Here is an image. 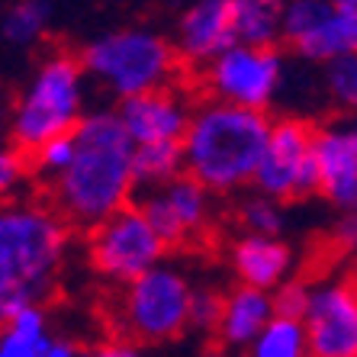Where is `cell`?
<instances>
[{
    "mask_svg": "<svg viewBox=\"0 0 357 357\" xmlns=\"http://www.w3.org/2000/svg\"><path fill=\"white\" fill-rule=\"evenodd\" d=\"M75 155L49 183V203L71 229L100 225L135 197L132 142L113 109H87L71 132Z\"/></svg>",
    "mask_w": 357,
    "mask_h": 357,
    "instance_id": "1",
    "label": "cell"
},
{
    "mask_svg": "<svg viewBox=\"0 0 357 357\" xmlns=\"http://www.w3.org/2000/svg\"><path fill=\"white\" fill-rule=\"evenodd\" d=\"M71 251V225L45 199L0 206V328L26 306H42L59 287Z\"/></svg>",
    "mask_w": 357,
    "mask_h": 357,
    "instance_id": "2",
    "label": "cell"
},
{
    "mask_svg": "<svg viewBox=\"0 0 357 357\" xmlns=\"http://www.w3.org/2000/svg\"><path fill=\"white\" fill-rule=\"evenodd\" d=\"M271 116L251 113L216 100L197 103L181 139L183 174L216 193H238L251 187L261 149H264Z\"/></svg>",
    "mask_w": 357,
    "mask_h": 357,
    "instance_id": "3",
    "label": "cell"
},
{
    "mask_svg": "<svg viewBox=\"0 0 357 357\" xmlns=\"http://www.w3.org/2000/svg\"><path fill=\"white\" fill-rule=\"evenodd\" d=\"M87 75L71 52H52L36 65L20 97L10 103L7 142L23 155L45 142L71 135L87 113Z\"/></svg>",
    "mask_w": 357,
    "mask_h": 357,
    "instance_id": "4",
    "label": "cell"
},
{
    "mask_svg": "<svg viewBox=\"0 0 357 357\" xmlns=\"http://www.w3.org/2000/svg\"><path fill=\"white\" fill-rule=\"evenodd\" d=\"M87 81L116 100H129L161 87H174L177 61L171 39L149 26H129L97 36L77 55Z\"/></svg>",
    "mask_w": 357,
    "mask_h": 357,
    "instance_id": "5",
    "label": "cell"
},
{
    "mask_svg": "<svg viewBox=\"0 0 357 357\" xmlns=\"http://www.w3.org/2000/svg\"><path fill=\"white\" fill-rule=\"evenodd\" d=\"M193 283L181 267L161 261L145 271L132 283L119 290L113 306L119 338L135 344H167L187 335V312H190Z\"/></svg>",
    "mask_w": 357,
    "mask_h": 357,
    "instance_id": "6",
    "label": "cell"
},
{
    "mask_svg": "<svg viewBox=\"0 0 357 357\" xmlns=\"http://www.w3.org/2000/svg\"><path fill=\"white\" fill-rule=\"evenodd\" d=\"M167 248L135 203L123 206L87 232V258L103 280L126 287L165 261Z\"/></svg>",
    "mask_w": 357,
    "mask_h": 357,
    "instance_id": "7",
    "label": "cell"
},
{
    "mask_svg": "<svg viewBox=\"0 0 357 357\" xmlns=\"http://www.w3.org/2000/svg\"><path fill=\"white\" fill-rule=\"evenodd\" d=\"M251 187H255V193L277 199V203L306 199L319 193L316 158H312V126L290 116L271 119Z\"/></svg>",
    "mask_w": 357,
    "mask_h": 357,
    "instance_id": "8",
    "label": "cell"
},
{
    "mask_svg": "<svg viewBox=\"0 0 357 357\" xmlns=\"http://www.w3.org/2000/svg\"><path fill=\"white\" fill-rule=\"evenodd\" d=\"M199 75L209 100L251 113H267L283 84V55L277 45H232Z\"/></svg>",
    "mask_w": 357,
    "mask_h": 357,
    "instance_id": "9",
    "label": "cell"
},
{
    "mask_svg": "<svg viewBox=\"0 0 357 357\" xmlns=\"http://www.w3.org/2000/svg\"><path fill=\"white\" fill-rule=\"evenodd\" d=\"M303 332L309 357H357V293L351 277L312 283Z\"/></svg>",
    "mask_w": 357,
    "mask_h": 357,
    "instance_id": "10",
    "label": "cell"
},
{
    "mask_svg": "<svg viewBox=\"0 0 357 357\" xmlns=\"http://www.w3.org/2000/svg\"><path fill=\"white\" fill-rule=\"evenodd\" d=\"M135 206L149 219L155 235L165 241V248L190 245L213 225V193L187 174L174 177L158 190L139 193Z\"/></svg>",
    "mask_w": 357,
    "mask_h": 357,
    "instance_id": "11",
    "label": "cell"
},
{
    "mask_svg": "<svg viewBox=\"0 0 357 357\" xmlns=\"http://www.w3.org/2000/svg\"><path fill=\"white\" fill-rule=\"evenodd\" d=\"M312 158H316L319 193L341 216L357 206V126L351 116H335L325 126H312Z\"/></svg>",
    "mask_w": 357,
    "mask_h": 357,
    "instance_id": "12",
    "label": "cell"
},
{
    "mask_svg": "<svg viewBox=\"0 0 357 357\" xmlns=\"http://www.w3.org/2000/svg\"><path fill=\"white\" fill-rule=\"evenodd\" d=\"M113 113L123 126L126 139L132 142V149H139V145H181L193 103L177 87H161V91L119 100V107Z\"/></svg>",
    "mask_w": 357,
    "mask_h": 357,
    "instance_id": "13",
    "label": "cell"
},
{
    "mask_svg": "<svg viewBox=\"0 0 357 357\" xmlns=\"http://www.w3.org/2000/svg\"><path fill=\"white\" fill-rule=\"evenodd\" d=\"M171 45H174L177 61L197 71H203L225 49L238 45L232 23V0H197L193 7H187L177 20Z\"/></svg>",
    "mask_w": 357,
    "mask_h": 357,
    "instance_id": "14",
    "label": "cell"
},
{
    "mask_svg": "<svg viewBox=\"0 0 357 357\" xmlns=\"http://www.w3.org/2000/svg\"><path fill=\"white\" fill-rule=\"evenodd\" d=\"M229 264H232V274L238 277V287L271 293L287 277H293L296 255L283 238L241 232L229 245Z\"/></svg>",
    "mask_w": 357,
    "mask_h": 357,
    "instance_id": "15",
    "label": "cell"
},
{
    "mask_svg": "<svg viewBox=\"0 0 357 357\" xmlns=\"http://www.w3.org/2000/svg\"><path fill=\"white\" fill-rule=\"evenodd\" d=\"M0 357H81V348L65 335H52L42 306H26L0 328Z\"/></svg>",
    "mask_w": 357,
    "mask_h": 357,
    "instance_id": "16",
    "label": "cell"
},
{
    "mask_svg": "<svg viewBox=\"0 0 357 357\" xmlns=\"http://www.w3.org/2000/svg\"><path fill=\"white\" fill-rule=\"evenodd\" d=\"M274 319L271 293L251 290V287H232L222 293V309H219L216 335L225 348L245 351L251 341L261 335L267 322Z\"/></svg>",
    "mask_w": 357,
    "mask_h": 357,
    "instance_id": "17",
    "label": "cell"
},
{
    "mask_svg": "<svg viewBox=\"0 0 357 357\" xmlns=\"http://www.w3.org/2000/svg\"><path fill=\"white\" fill-rule=\"evenodd\" d=\"M357 49V13H338L332 10V17L325 20L319 29L299 39L293 45L299 59L306 61H319V65H328V61L341 59V55H354Z\"/></svg>",
    "mask_w": 357,
    "mask_h": 357,
    "instance_id": "18",
    "label": "cell"
},
{
    "mask_svg": "<svg viewBox=\"0 0 357 357\" xmlns=\"http://www.w3.org/2000/svg\"><path fill=\"white\" fill-rule=\"evenodd\" d=\"M283 0H232V23L238 45H277L280 42Z\"/></svg>",
    "mask_w": 357,
    "mask_h": 357,
    "instance_id": "19",
    "label": "cell"
},
{
    "mask_svg": "<svg viewBox=\"0 0 357 357\" xmlns=\"http://www.w3.org/2000/svg\"><path fill=\"white\" fill-rule=\"evenodd\" d=\"M183 174L181 145H139L132 149V183L135 197L158 190Z\"/></svg>",
    "mask_w": 357,
    "mask_h": 357,
    "instance_id": "20",
    "label": "cell"
},
{
    "mask_svg": "<svg viewBox=\"0 0 357 357\" xmlns=\"http://www.w3.org/2000/svg\"><path fill=\"white\" fill-rule=\"evenodd\" d=\"M52 26V0H13L3 13L0 23V36L17 45V49H29Z\"/></svg>",
    "mask_w": 357,
    "mask_h": 357,
    "instance_id": "21",
    "label": "cell"
},
{
    "mask_svg": "<svg viewBox=\"0 0 357 357\" xmlns=\"http://www.w3.org/2000/svg\"><path fill=\"white\" fill-rule=\"evenodd\" d=\"M248 357H309L306 332L296 319H271L261 335L245 348Z\"/></svg>",
    "mask_w": 357,
    "mask_h": 357,
    "instance_id": "22",
    "label": "cell"
},
{
    "mask_svg": "<svg viewBox=\"0 0 357 357\" xmlns=\"http://www.w3.org/2000/svg\"><path fill=\"white\" fill-rule=\"evenodd\" d=\"M238 222L241 232L251 235H274L283 238V229H287V209L277 199H267L261 193H251L238 203Z\"/></svg>",
    "mask_w": 357,
    "mask_h": 357,
    "instance_id": "23",
    "label": "cell"
},
{
    "mask_svg": "<svg viewBox=\"0 0 357 357\" xmlns=\"http://www.w3.org/2000/svg\"><path fill=\"white\" fill-rule=\"evenodd\" d=\"M328 17H332L328 0H287L280 10V39L296 45L312 29H319Z\"/></svg>",
    "mask_w": 357,
    "mask_h": 357,
    "instance_id": "24",
    "label": "cell"
},
{
    "mask_svg": "<svg viewBox=\"0 0 357 357\" xmlns=\"http://www.w3.org/2000/svg\"><path fill=\"white\" fill-rule=\"evenodd\" d=\"M71 155H75V142H71V135H59V139L45 142V145H39L36 151L26 155V161H29V174L39 177V181H45V183H52L68 167Z\"/></svg>",
    "mask_w": 357,
    "mask_h": 357,
    "instance_id": "25",
    "label": "cell"
},
{
    "mask_svg": "<svg viewBox=\"0 0 357 357\" xmlns=\"http://www.w3.org/2000/svg\"><path fill=\"white\" fill-rule=\"evenodd\" d=\"M29 177L33 174H29V161L23 151L13 149L10 142H0V206L23 197Z\"/></svg>",
    "mask_w": 357,
    "mask_h": 357,
    "instance_id": "26",
    "label": "cell"
},
{
    "mask_svg": "<svg viewBox=\"0 0 357 357\" xmlns=\"http://www.w3.org/2000/svg\"><path fill=\"white\" fill-rule=\"evenodd\" d=\"M325 91H328L335 107L354 109V103H357V59L354 55H341V59L325 65Z\"/></svg>",
    "mask_w": 357,
    "mask_h": 357,
    "instance_id": "27",
    "label": "cell"
},
{
    "mask_svg": "<svg viewBox=\"0 0 357 357\" xmlns=\"http://www.w3.org/2000/svg\"><path fill=\"white\" fill-rule=\"evenodd\" d=\"M309 290H312V283L309 280H303V277H287L277 290H271L274 316L303 322V312H306V303H309Z\"/></svg>",
    "mask_w": 357,
    "mask_h": 357,
    "instance_id": "28",
    "label": "cell"
},
{
    "mask_svg": "<svg viewBox=\"0 0 357 357\" xmlns=\"http://www.w3.org/2000/svg\"><path fill=\"white\" fill-rule=\"evenodd\" d=\"M219 309H222V293L209 287H193L190 312H187V332H216Z\"/></svg>",
    "mask_w": 357,
    "mask_h": 357,
    "instance_id": "29",
    "label": "cell"
},
{
    "mask_svg": "<svg viewBox=\"0 0 357 357\" xmlns=\"http://www.w3.org/2000/svg\"><path fill=\"white\" fill-rule=\"evenodd\" d=\"M81 357H151L149 348H142L135 341H126V338H107L93 344V348L81 351Z\"/></svg>",
    "mask_w": 357,
    "mask_h": 357,
    "instance_id": "30",
    "label": "cell"
},
{
    "mask_svg": "<svg viewBox=\"0 0 357 357\" xmlns=\"http://www.w3.org/2000/svg\"><path fill=\"white\" fill-rule=\"evenodd\" d=\"M338 241L344 238V248H354V235H357V225H354V213H344L338 219V229H335Z\"/></svg>",
    "mask_w": 357,
    "mask_h": 357,
    "instance_id": "31",
    "label": "cell"
},
{
    "mask_svg": "<svg viewBox=\"0 0 357 357\" xmlns=\"http://www.w3.org/2000/svg\"><path fill=\"white\" fill-rule=\"evenodd\" d=\"M7 126H10V107L0 97V142H7Z\"/></svg>",
    "mask_w": 357,
    "mask_h": 357,
    "instance_id": "32",
    "label": "cell"
},
{
    "mask_svg": "<svg viewBox=\"0 0 357 357\" xmlns=\"http://www.w3.org/2000/svg\"><path fill=\"white\" fill-rule=\"evenodd\" d=\"M328 7L338 13H357V0H328Z\"/></svg>",
    "mask_w": 357,
    "mask_h": 357,
    "instance_id": "33",
    "label": "cell"
}]
</instances>
